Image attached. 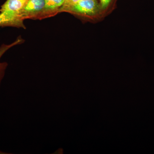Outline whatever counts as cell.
<instances>
[{"label":"cell","mask_w":154,"mask_h":154,"mask_svg":"<svg viewBox=\"0 0 154 154\" xmlns=\"http://www.w3.org/2000/svg\"><path fill=\"white\" fill-rule=\"evenodd\" d=\"M100 11L98 0H81L63 9L61 12H67L78 16L90 17L94 16Z\"/></svg>","instance_id":"1"},{"label":"cell","mask_w":154,"mask_h":154,"mask_svg":"<svg viewBox=\"0 0 154 154\" xmlns=\"http://www.w3.org/2000/svg\"><path fill=\"white\" fill-rule=\"evenodd\" d=\"M45 8V0H28L20 17L23 20L44 19Z\"/></svg>","instance_id":"2"},{"label":"cell","mask_w":154,"mask_h":154,"mask_svg":"<svg viewBox=\"0 0 154 154\" xmlns=\"http://www.w3.org/2000/svg\"><path fill=\"white\" fill-rule=\"evenodd\" d=\"M24 21L16 14L3 12L0 13V27H12L25 29Z\"/></svg>","instance_id":"3"},{"label":"cell","mask_w":154,"mask_h":154,"mask_svg":"<svg viewBox=\"0 0 154 154\" xmlns=\"http://www.w3.org/2000/svg\"><path fill=\"white\" fill-rule=\"evenodd\" d=\"M28 0H6L1 6L0 13L8 12L20 16Z\"/></svg>","instance_id":"4"},{"label":"cell","mask_w":154,"mask_h":154,"mask_svg":"<svg viewBox=\"0 0 154 154\" xmlns=\"http://www.w3.org/2000/svg\"><path fill=\"white\" fill-rule=\"evenodd\" d=\"M24 40L21 36H19L14 42L10 44H2L0 46V60L3 55L10 48L12 47L22 44L24 42ZM8 66V63L6 62H2L0 61V88L2 81L5 74L6 69Z\"/></svg>","instance_id":"5"},{"label":"cell","mask_w":154,"mask_h":154,"mask_svg":"<svg viewBox=\"0 0 154 154\" xmlns=\"http://www.w3.org/2000/svg\"><path fill=\"white\" fill-rule=\"evenodd\" d=\"M65 0H45L44 19L54 17L59 13V10Z\"/></svg>","instance_id":"6"},{"label":"cell","mask_w":154,"mask_h":154,"mask_svg":"<svg viewBox=\"0 0 154 154\" xmlns=\"http://www.w3.org/2000/svg\"><path fill=\"white\" fill-rule=\"evenodd\" d=\"M100 11H105L115 2L116 0H99Z\"/></svg>","instance_id":"7"},{"label":"cell","mask_w":154,"mask_h":154,"mask_svg":"<svg viewBox=\"0 0 154 154\" xmlns=\"http://www.w3.org/2000/svg\"><path fill=\"white\" fill-rule=\"evenodd\" d=\"M80 1H81V0H65L63 5L62 6L61 8L60 9L59 13H61V11L63 9L66 8L69 6H72V5L75 4V3L78 2Z\"/></svg>","instance_id":"8"}]
</instances>
